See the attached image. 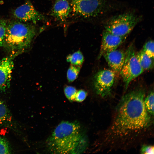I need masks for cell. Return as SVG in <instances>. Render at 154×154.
Returning a JSON list of instances; mask_svg holds the SVG:
<instances>
[{
	"instance_id": "9c48e42d",
	"label": "cell",
	"mask_w": 154,
	"mask_h": 154,
	"mask_svg": "<svg viewBox=\"0 0 154 154\" xmlns=\"http://www.w3.org/2000/svg\"><path fill=\"white\" fill-rule=\"evenodd\" d=\"M19 53L17 52L0 60V90L1 91H5L10 87L14 67L13 59Z\"/></svg>"
},
{
	"instance_id": "d6986e66",
	"label": "cell",
	"mask_w": 154,
	"mask_h": 154,
	"mask_svg": "<svg viewBox=\"0 0 154 154\" xmlns=\"http://www.w3.org/2000/svg\"><path fill=\"white\" fill-rule=\"evenodd\" d=\"M77 91L76 88L72 86H68L64 89L65 96L70 102L75 100V98Z\"/></svg>"
},
{
	"instance_id": "7a4b0ae2",
	"label": "cell",
	"mask_w": 154,
	"mask_h": 154,
	"mask_svg": "<svg viewBox=\"0 0 154 154\" xmlns=\"http://www.w3.org/2000/svg\"><path fill=\"white\" fill-rule=\"evenodd\" d=\"M46 143L50 153L80 154L86 149L88 141L78 123L63 121L55 127Z\"/></svg>"
},
{
	"instance_id": "3957f363",
	"label": "cell",
	"mask_w": 154,
	"mask_h": 154,
	"mask_svg": "<svg viewBox=\"0 0 154 154\" xmlns=\"http://www.w3.org/2000/svg\"><path fill=\"white\" fill-rule=\"evenodd\" d=\"M36 32L33 25L18 21L11 22L7 24L3 46L20 51L29 46Z\"/></svg>"
},
{
	"instance_id": "7402d4cb",
	"label": "cell",
	"mask_w": 154,
	"mask_h": 154,
	"mask_svg": "<svg viewBox=\"0 0 154 154\" xmlns=\"http://www.w3.org/2000/svg\"><path fill=\"white\" fill-rule=\"evenodd\" d=\"M87 95V92L84 90H80L77 91L75 96V100L79 102H82L85 100Z\"/></svg>"
},
{
	"instance_id": "ffe728a7",
	"label": "cell",
	"mask_w": 154,
	"mask_h": 154,
	"mask_svg": "<svg viewBox=\"0 0 154 154\" xmlns=\"http://www.w3.org/2000/svg\"><path fill=\"white\" fill-rule=\"evenodd\" d=\"M11 149L7 141L4 138L0 137V154H10Z\"/></svg>"
},
{
	"instance_id": "5b68a950",
	"label": "cell",
	"mask_w": 154,
	"mask_h": 154,
	"mask_svg": "<svg viewBox=\"0 0 154 154\" xmlns=\"http://www.w3.org/2000/svg\"><path fill=\"white\" fill-rule=\"evenodd\" d=\"M141 17L133 12L129 11L110 18L104 25V29L119 36H127L141 21Z\"/></svg>"
},
{
	"instance_id": "8992f818",
	"label": "cell",
	"mask_w": 154,
	"mask_h": 154,
	"mask_svg": "<svg viewBox=\"0 0 154 154\" xmlns=\"http://www.w3.org/2000/svg\"><path fill=\"white\" fill-rule=\"evenodd\" d=\"M125 53L124 62L120 72L126 90L130 83L144 70L137 60L133 44H130Z\"/></svg>"
},
{
	"instance_id": "9a60e30c",
	"label": "cell",
	"mask_w": 154,
	"mask_h": 154,
	"mask_svg": "<svg viewBox=\"0 0 154 154\" xmlns=\"http://www.w3.org/2000/svg\"><path fill=\"white\" fill-rule=\"evenodd\" d=\"M9 111L5 104L0 100V124L10 119Z\"/></svg>"
},
{
	"instance_id": "603a6c76",
	"label": "cell",
	"mask_w": 154,
	"mask_h": 154,
	"mask_svg": "<svg viewBox=\"0 0 154 154\" xmlns=\"http://www.w3.org/2000/svg\"><path fill=\"white\" fill-rule=\"evenodd\" d=\"M153 146L145 145L142 147L141 150V153L142 154H154Z\"/></svg>"
},
{
	"instance_id": "e0dca14e",
	"label": "cell",
	"mask_w": 154,
	"mask_h": 154,
	"mask_svg": "<svg viewBox=\"0 0 154 154\" xmlns=\"http://www.w3.org/2000/svg\"><path fill=\"white\" fill-rule=\"evenodd\" d=\"M144 103L148 113L152 116L154 115V93L151 91L145 98Z\"/></svg>"
},
{
	"instance_id": "30bf717a",
	"label": "cell",
	"mask_w": 154,
	"mask_h": 154,
	"mask_svg": "<svg viewBox=\"0 0 154 154\" xmlns=\"http://www.w3.org/2000/svg\"><path fill=\"white\" fill-rule=\"evenodd\" d=\"M127 37L117 36L104 29L98 58L105 52L117 49L125 41Z\"/></svg>"
},
{
	"instance_id": "277c9868",
	"label": "cell",
	"mask_w": 154,
	"mask_h": 154,
	"mask_svg": "<svg viewBox=\"0 0 154 154\" xmlns=\"http://www.w3.org/2000/svg\"><path fill=\"white\" fill-rule=\"evenodd\" d=\"M70 4L74 14L90 19L103 17L114 7L109 0H71Z\"/></svg>"
},
{
	"instance_id": "8fae6325",
	"label": "cell",
	"mask_w": 154,
	"mask_h": 154,
	"mask_svg": "<svg viewBox=\"0 0 154 154\" xmlns=\"http://www.w3.org/2000/svg\"><path fill=\"white\" fill-rule=\"evenodd\" d=\"M125 53L117 49L109 51L103 55L108 65L116 72H120L123 64Z\"/></svg>"
},
{
	"instance_id": "52a82bcc",
	"label": "cell",
	"mask_w": 154,
	"mask_h": 154,
	"mask_svg": "<svg viewBox=\"0 0 154 154\" xmlns=\"http://www.w3.org/2000/svg\"><path fill=\"white\" fill-rule=\"evenodd\" d=\"M115 76L114 72L111 70L104 69L97 72L94 80V88L97 94L104 98L110 95Z\"/></svg>"
},
{
	"instance_id": "2e32d148",
	"label": "cell",
	"mask_w": 154,
	"mask_h": 154,
	"mask_svg": "<svg viewBox=\"0 0 154 154\" xmlns=\"http://www.w3.org/2000/svg\"><path fill=\"white\" fill-rule=\"evenodd\" d=\"M81 66L71 65L68 68L67 72L68 80L70 82L74 81L78 76Z\"/></svg>"
},
{
	"instance_id": "ba28073f",
	"label": "cell",
	"mask_w": 154,
	"mask_h": 154,
	"mask_svg": "<svg viewBox=\"0 0 154 154\" xmlns=\"http://www.w3.org/2000/svg\"><path fill=\"white\" fill-rule=\"evenodd\" d=\"M13 14L17 19L24 22L31 21L36 23L46 19L45 16L36 10L29 1L16 8Z\"/></svg>"
},
{
	"instance_id": "4fadbf2b",
	"label": "cell",
	"mask_w": 154,
	"mask_h": 154,
	"mask_svg": "<svg viewBox=\"0 0 154 154\" xmlns=\"http://www.w3.org/2000/svg\"><path fill=\"white\" fill-rule=\"evenodd\" d=\"M138 62L144 70L151 69L153 67V59L148 56L142 50L136 54Z\"/></svg>"
},
{
	"instance_id": "ac0fdd59",
	"label": "cell",
	"mask_w": 154,
	"mask_h": 154,
	"mask_svg": "<svg viewBox=\"0 0 154 154\" xmlns=\"http://www.w3.org/2000/svg\"><path fill=\"white\" fill-rule=\"evenodd\" d=\"M148 56L154 58V41L149 40L145 43L142 50Z\"/></svg>"
},
{
	"instance_id": "6da1fadb",
	"label": "cell",
	"mask_w": 154,
	"mask_h": 154,
	"mask_svg": "<svg viewBox=\"0 0 154 154\" xmlns=\"http://www.w3.org/2000/svg\"><path fill=\"white\" fill-rule=\"evenodd\" d=\"M145 92L142 89L124 95L117 106L113 121L106 138L113 141H127L144 132L152 123L151 115L144 103Z\"/></svg>"
},
{
	"instance_id": "44dd1931",
	"label": "cell",
	"mask_w": 154,
	"mask_h": 154,
	"mask_svg": "<svg viewBox=\"0 0 154 154\" xmlns=\"http://www.w3.org/2000/svg\"><path fill=\"white\" fill-rule=\"evenodd\" d=\"M7 23L5 20H0V46H3Z\"/></svg>"
},
{
	"instance_id": "5bb4252c",
	"label": "cell",
	"mask_w": 154,
	"mask_h": 154,
	"mask_svg": "<svg viewBox=\"0 0 154 154\" xmlns=\"http://www.w3.org/2000/svg\"><path fill=\"white\" fill-rule=\"evenodd\" d=\"M66 60L70 63L71 65L81 66L84 61V57L82 52L78 50L68 55Z\"/></svg>"
},
{
	"instance_id": "7c38bea8",
	"label": "cell",
	"mask_w": 154,
	"mask_h": 154,
	"mask_svg": "<svg viewBox=\"0 0 154 154\" xmlns=\"http://www.w3.org/2000/svg\"><path fill=\"white\" fill-rule=\"evenodd\" d=\"M72 11L70 3L67 0H56L51 12V15L58 21H63L69 17Z\"/></svg>"
}]
</instances>
